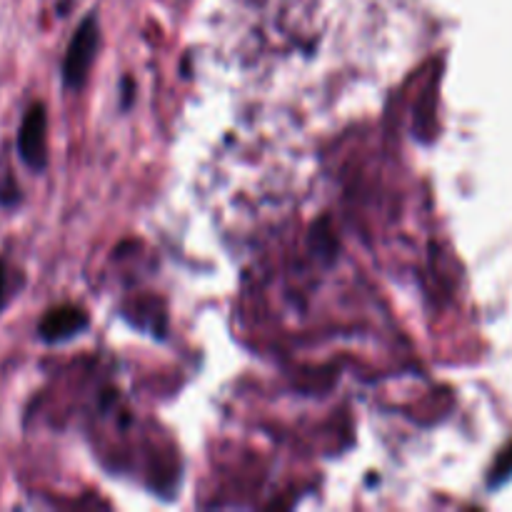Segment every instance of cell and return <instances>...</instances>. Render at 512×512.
<instances>
[{
  "label": "cell",
  "mask_w": 512,
  "mask_h": 512,
  "mask_svg": "<svg viewBox=\"0 0 512 512\" xmlns=\"http://www.w3.org/2000/svg\"><path fill=\"white\" fill-rule=\"evenodd\" d=\"M95 48H98V20H95V15H88V18L80 23V28L75 30L73 40H70L68 45V53H65V85H70V88L83 85V80L88 78L90 65H93Z\"/></svg>",
  "instance_id": "obj_1"
},
{
  "label": "cell",
  "mask_w": 512,
  "mask_h": 512,
  "mask_svg": "<svg viewBox=\"0 0 512 512\" xmlns=\"http://www.w3.org/2000/svg\"><path fill=\"white\" fill-rule=\"evenodd\" d=\"M18 153L33 170H43L48 163V115L43 103L30 105L18 130Z\"/></svg>",
  "instance_id": "obj_2"
},
{
  "label": "cell",
  "mask_w": 512,
  "mask_h": 512,
  "mask_svg": "<svg viewBox=\"0 0 512 512\" xmlns=\"http://www.w3.org/2000/svg\"><path fill=\"white\" fill-rule=\"evenodd\" d=\"M88 328V315L75 305H58L48 310L38 323V335L45 343H63V340L75 338Z\"/></svg>",
  "instance_id": "obj_3"
},
{
  "label": "cell",
  "mask_w": 512,
  "mask_h": 512,
  "mask_svg": "<svg viewBox=\"0 0 512 512\" xmlns=\"http://www.w3.org/2000/svg\"><path fill=\"white\" fill-rule=\"evenodd\" d=\"M510 478H512V443L503 450V453H500V458L495 460L493 470H490L488 485L495 490V488H500V485L508 483Z\"/></svg>",
  "instance_id": "obj_4"
},
{
  "label": "cell",
  "mask_w": 512,
  "mask_h": 512,
  "mask_svg": "<svg viewBox=\"0 0 512 512\" xmlns=\"http://www.w3.org/2000/svg\"><path fill=\"white\" fill-rule=\"evenodd\" d=\"M3 293H5V265L3 260H0V300H3Z\"/></svg>",
  "instance_id": "obj_5"
}]
</instances>
